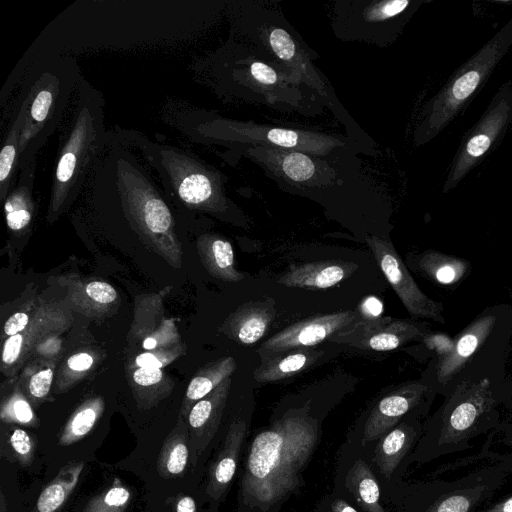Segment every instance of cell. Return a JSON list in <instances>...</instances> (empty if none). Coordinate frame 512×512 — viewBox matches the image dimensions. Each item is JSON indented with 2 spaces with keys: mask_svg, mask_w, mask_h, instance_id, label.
I'll list each match as a JSON object with an SVG mask.
<instances>
[{
  "mask_svg": "<svg viewBox=\"0 0 512 512\" xmlns=\"http://www.w3.org/2000/svg\"><path fill=\"white\" fill-rule=\"evenodd\" d=\"M436 395L423 378L405 383L380 399L347 438L369 449L410 413L429 410Z\"/></svg>",
  "mask_w": 512,
  "mask_h": 512,
  "instance_id": "obj_15",
  "label": "cell"
},
{
  "mask_svg": "<svg viewBox=\"0 0 512 512\" xmlns=\"http://www.w3.org/2000/svg\"><path fill=\"white\" fill-rule=\"evenodd\" d=\"M323 417L309 402L290 406L250 440L243 457L234 512H281L305 487Z\"/></svg>",
  "mask_w": 512,
  "mask_h": 512,
  "instance_id": "obj_1",
  "label": "cell"
},
{
  "mask_svg": "<svg viewBox=\"0 0 512 512\" xmlns=\"http://www.w3.org/2000/svg\"><path fill=\"white\" fill-rule=\"evenodd\" d=\"M468 459L465 473L451 478L435 477L399 481L383 492L396 512H478L491 502L512 476V457L481 450Z\"/></svg>",
  "mask_w": 512,
  "mask_h": 512,
  "instance_id": "obj_6",
  "label": "cell"
},
{
  "mask_svg": "<svg viewBox=\"0 0 512 512\" xmlns=\"http://www.w3.org/2000/svg\"><path fill=\"white\" fill-rule=\"evenodd\" d=\"M204 65L219 97L305 116H315L325 106L294 71L245 40L230 38Z\"/></svg>",
  "mask_w": 512,
  "mask_h": 512,
  "instance_id": "obj_3",
  "label": "cell"
},
{
  "mask_svg": "<svg viewBox=\"0 0 512 512\" xmlns=\"http://www.w3.org/2000/svg\"><path fill=\"white\" fill-rule=\"evenodd\" d=\"M512 45V18L427 103L414 133L415 145L433 139L464 107Z\"/></svg>",
  "mask_w": 512,
  "mask_h": 512,
  "instance_id": "obj_13",
  "label": "cell"
},
{
  "mask_svg": "<svg viewBox=\"0 0 512 512\" xmlns=\"http://www.w3.org/2000/svg\"><path fill=\"white\" fill-rule=\"evenodd\" d=\"M478 512H512V493L495 502H490Z\"/></svg>",
  "mask_w": 512,
  "mask_h": 512,
  "instance_id": "obj_49",
  "label": "cell"
},
{
  "mask_svg": "<svg viewBox=\"0 0 512 512\" xmlns=\"http://www.w3.org/2000/svg\"><path fill=\"white\" fill-rule=\"evenodd\" d=\"M419 342L430 361L446 356L454 347V338L440 331L428 332Z\"/></svg>",
  "mask_w": 512,
  "mask_h": 512,
  "instance_id": "obj_42",
  "label": "cell"
},
{
  "mask_svg": "<svg viewBox=\"0 0 512 512\" xmlns=\"http://www.w3.org/2000/svg\"><path fill=\"white\" fill-rule=\"evenodd\" d=\"M176 512H197L195 500L188 495H182L176 502Z\"/></svg>",
  "mask_w": 512,
  "mask_h": 512,
  "instance_id": "obj_50",
  "label": "cell"
},
{
  "mask_svg": "<svg viewBox=\"0 0 512 512\" xmlns=\"http://www.w3.org/2000/svg\"><path fill=\"white\" fill-rule=\"evenodd\" d=\"M130 499V491L125 486L115 482L90 499L83 512H124Z\"/></svg>",
  "mask_w": 512,
  "mask_h": 512,
  "instance_id": "obj_38",
  "label": "cell"
},
{
  "mask_svg": "<svg viewBox=\"0 0 512 512\" xmlns=\"http://www.w3.org/2000/svg\"><path fill=\"white\" fill-rule=\"evenodd\" d=\"M10 445L22 466H29L34 458V444L30 435L23 429L16 428L10 435Z\"/></svg>",
  "mask_w": 512,
  "mask_h": 512,
  "instance_id": "obj_44",
  "label": "cell"
},
{
  "mask_svg": "<svg viewBox=\"0 0 512 512\" xmlns=\"http://www.w3.org/2000/svg\"><path fill=\"white\" fill-rule=\"evenodd\" d=\"M454 338L449 354L429 362L423 379L445 397L463 382L504 377L512 340V305L485 307Z\"/></svg>",
  "mask_w": 512,
  "mask_h": 512,
  "instance_id": "obj_7",
  "label": "cell"
},
{
  "mask_svg": "<svg viewBox=\"0 0 512 512\" xmlns=\"http://www.w3.org/2000/svg\"><path fill=\"white\" fill-rule=\"evenodd\" d=\"M313 512H330L328 508L320 501L314 508Z\"/></svg>",
  "mask_w": 512,
  "mask_h": 512,
  "instance_id": "obj_52",
  "label": "cell"
},
{
  "mask_svg": "<svg viewBox=\"0 0 512 512\" xmlns=\"http://www.w3.org/2000/svg\"><path fill=\"white\" fill-rule=\"evenodd\" d=\"M118 142L136 150L158 175L169 200L191 212L207 213L225 220L241 214L227 197V176L192 151L150 141L132 130H117Z\"/></svg>",
  "mask_w": 512,
  "mask_h": 512,
  "instance_id": "obj_5",
  "label": "cell"
},
{
  "mask_svg": "<svg viewBox=\"0 0 512 512\" xmlns=\"http://www.w3.org/2000/svg\"><path fill=\"white\" fill-rule=\"evenodd\" d=\"M94 364L93 356L88 352H78L70 356L65 363V380L79 379Z\"/></svg>",
  "mask_w": 512,
  "mask_h": 512,
  "instance_id": "obj_45",
  "label": "cell"
},
{
  "mask_svg": "<svg viewBox=\"0 0 512 512\" xmlns=\"http://www.w3.org/2000/svg\"><path fill=\"white\" fill-rule=\"evenodd\" d=\"M429 410H417L403 418L395 427L367 448L382 491L404 479L405 462L416 447L424 429L423 419Z\"/></svg>",
  "mask_w": 512,
  "mask_h": 512,
  "instance_id": "obj_18",
  "label": "cell"
},
{
  "mask_svg": "<svg viewBox=\"0 0 512 512\" xmlns=\"http://www.w3.org/2000/svg\"><path fill=\"white\" fill-rule=\"evenodd\" d=\"M83 467V461L70 462L62 467L43 489L31 512H60L74 491Z\"/></svg>",
  "mask_w": 512,
  "mask_h": 512,
  "instance_id": "obj_33",
  "label": "cell"
},
{
  "mask_svg": "<svg viewBox=\"0 0 512 512\" xmlns=\"http://www.w3.org/2000/svg\"><path fill=\"white\" fill-rule=\"evenodd\" d=\"M321 501L330 512H361L349 500L333 491L324 496Z\"/></svg>",
  "mask_w": 512,
  "mask_h": 512,
  "instance_id": "obj_47",
  "label": "cell"
},
{
  "mask_svg": "<svg viewBox=\"0 0 512 512\" xmlns=\"http://www.w3.org/2000/svg\"><path fill=\"white\" fill-rule=\"evenodd\" d=\"M235 369L236 362L231 356L222 357L201 367L187 387L179 417L186 419L192 407L229 378Z\"/></svg>",
  "mask_w": 512,
  "mask_h": 512,
  "instance_id": "obj_31",
  "label": "cell"
},
{
  "mask_svg": "<svg viewBox=\"0 0 512 512\" xmlns=\"http://www.w3.org/2000/svg\"><path fill=\"white\" fill-rule=\"evenodd\" d=\"M1 420L5 423L33 425L36 418L26 397L17 390L1 406Z\"/></svg>",
  "mask_w": 512,
  "mask_h": 512,
  "instance_id": "obj_39",
  "label": "cell"
},
{
  "mask_svg": "<svg viewBox=\"0 0 512 512\" xmlns=\"http://www.w3.org/2000/svg\"><path fill=\"white\" fill-rule=\"evenodd\" d=\"M358 311L363 320L380 319L383 312V304L378 298L369 296L362 300Z\"/></svg>",
  "mask_w": 512,
  "mask_h": 512,
  "instance_id": "obj_48",
  "label": "cell"
},
{
  "mask_svg": "<svg viewBox=\"0 0 512 512\" xmlns=\"http://www.w3.org/2000/svg\"><path fill=\"white\" fill-rule=\"evenodd\" d=\"M82 79L79 65L69 56H43L31 65L19 103L24 113L19 171L36 162V155L58 127Z\"/></svg>",
  "mask_w": 512,
  "mask_h": 512,
  "instance_id": "obj_11",
  "label": "cell"
},
{
  "mask_svg": "<svg viewBox=\"0 0 512 512\" xmlns=\"http://www.w3.org/2000/svg\"><path fill=\"white\" fill-rule=\"evenodd\" d=\"M314 357L315 353L308 351H296L275 357L256 369L254 377L259 382L277 381L303 370Z\"/></svg>",
  "mask_w": 512,
  "mask_h": 512,
  "instance_id": "obj_37",
  "label": "cell"
},
{
  "mask_svg": "<svg viewBox=\"0 0 512 512\" xmlns=\"http://www.w3.org/2000/svg\"><path fill=\"white\" fill-rule=\"evenodd\" d=\"M232 36L245 40L290 68L324 102L339 112L340 103L326 77L313 64L317 55L272 3L266 1L235 2L231 8Z\"/></svg>",
  "mask_w": 512,
  "mask_h": 512,
  "instance_id": "obj_12",
  "label": "cell"
},
{
  "mask_svg": "<svg viewBox=\"0 0 512 512\" xmlns=\"http://www.w3.org/2000/svg\"><path fill=\"white\" fill-rule=\"evenodd\" d=\"M68 297L75 309L85 315H104L111 311L112 305L118 300L115 288L104 281H82L65 279Z\"/></svg>",
  "mask_w": 512,
  "mask_h": 512,
  "instance_id": "obj_30",
  "label": "cell"
},
{
  "mask_svg": "<svg viewBox=\"0 0 512 512\" xmlns=\"http://www.w3.org/2000/svg\"><path fill=\"white\" fill-rule=\"evenodd\" d=\"M68 126L60 136L52 175L47 220H57L84 191L108 142L104 97L84 77Z\"/></svg>",
  "mask_w": 512,
  "mask_h": 512,
  "instance_id": "obj_8",
  "label": "cell"
},
{
  "mask_svg": "<svg viewBox=\"0 0 512 512\" xmlns=\"http://www.w3.org/2000/svg\"><path fill=\"white\" fill-rule=\"evenodd\" d=\"M36 162L20 170L15 186L4 200V214L9 231L25 233L35 217L33 194Z\"/></svg>",
  "mask_w": 512,
  "mask_h": 512,
  "instance_id": "obj_28",
  "label": "cell"
},
{
  "mask_svg": "<svg viewBox=\"0 0 512 512\" xmlns=\"http://www.w3.org/2000/svg\"><path fill=\"white\" fill-rule=\"evenodd\" d=\"M412 269L433 284L455 288L472 270L470 261L434 249L409 256Z\"/></svg>",
  "mask_w": 512,
  "mask_h": 512,
  "instance_id": "obj_25",
  "label": "cell"
},
{
  "mask_svg": "<svg viewBox=\"0 0 512 512\" xmlns=\"http://www.w3.org/2000/svg\"><path fill=\"white\" fill-rule=\"evenodd\" d=\"M512 119V83L502 86L488 109L462 143L444 183L443 192L459 181L489 150L496 138Z\"/></svg>",
  "mask_w": 512,
  "mask_h": 512,
  "instance_id": "obj_17",
  "label": "cell"
},
{
  "mask_svg": "<svg viewBox=\"0 0 512 512\" xmlns=\"http://www.w3.org/2000/svg\"><path fill=\"white\" fill-rule=\"evenodd\" d=\"M180 354L178 348L160 350L154 349L151 352H144L136 356V367L145 369H162L163 366L172 362Z\"/></svg>",
  "mask_w": 512,
  "mask_h": 512,
  "instance_id": "obj_43",
  "label": "cell"
},
{
  "mask_svg": "<svg viewBox=\"0 0 512 512\" xmlns=\"http://www.w3.org/2000/svg\"><path fill=\"white\" fill-rule=\"evenodd\" d=\"M189 458V429L179 417L176 426L165 438L157 459V472L163 479L180 477Z\"/></svg>",
  "mask_w": 512,
  "mask_h": 512,
  "instance_id": "obj_32",
  "label": "cell"
},
{
  "mask_svg": "<svg viewBox=\"0 0 512 512\" xmlns=\"http://www.w3.org/2000/svg\"><path fill=\"white\" fill-rule=\"evenodd\" d=\"M409 0H340L331 27L343 41H363L386 47L394 42L421 5Z\"/></svg>",
  "mask_w": 512,
  "mask_h": 512,
  "instance_id": "obj_14",
  "label": "cell"
},
{
  "mask_svg": "<svg viewBox=\"0 0 512 512\" xmlns=\"http://www.w3.org/2000/svg\"><path fill=\"white\" fill-rule=\"evenodd\" d=\"M73 318L69 311L56 303H42L32 310L28 326L19 334L7 338L2 348V369L16 371L28 359L34 348L48 338L64 332Z\"/></svg>",
  "mask_w": 512,
  "mask_h": 512,
  "instance_id": "obj_21",
  "label": "cell"
},
{
  "mask_svg": "<svg viewBox=\"0 0 512 512\" xmlns=\"http://www.w3.org/2000/svg\"><path fill=\"white\" fill-rule=\"evenodd\" d=\"M249 428V414L233 415L209 465L204 492L216 505L225 499L231 488Z\"/></svg>",
  "mask_w": 512,
  "mask_h": 512,
  "instance_id": "obj_22",
  "label": "cell"
},
{
  "mask_svg": "<svg viewBox=\"0 0 512 512\" xmlns=\"http://www.w3.org/2000/svg\"><path fill=\"white\" fill-rule=\"evenodd\" d=\"M366 241L382 273L411 317L445 324L443 304L430 298L419 288L392 243L377 236H368Z\"/></svg>",
  "mask_w": 512,
  "mask_h": 512,
  "instance_id": "obj_19",
  "label": "cell"
},
{
  "mask_svg": "<svg viewBox=\"0 0 512 512\" xmlns=\"http://www.w3.org/2000/svg\"><path fill=\"white\" fill-rule=\"evenodd\" d=\"M132 391L141 409H149L167 397L173 387L162 369L136 367L132 373Z\"/></svg>",
  "mask_w": 512,
  "mask_h": 512,
  "instance_id": "obj_35",
  "label": "cell"
},
{
  "mask_svg": "<svg viewBox=\"0 0 512 512\" xmlns=\"http://www.w3.org/2000/svg\"><path fill=\"white\" fill-rule=\"evenodd\" d=\"M32 310L30 312L19 311L11 315L4 324V334L7 338L21 333L30 323Z\"/></svg>",
  "mask_w": 512,
  "mask_h": 512,
  "instance_id": "obj_46",
  "label": "cell"
},
{
  "mask_svg": "<svg viewBox=\"0 0 512 512\" xmlns=\"http://www.w3.org/2000/svg\"><path fill=\"white\" fill-rule=\"evenodd\" d=\"M356 269L357 265L352 262H310L292 267L278 282L287 287L327 289L349 277Z\"/></svg>",
  "mask_w": 512,
  "mask_h": 512,
  "instance_id": "obj_26",
  "label": "cell"
},
{
  "mask_svg": "<svg viewBox=\"0 0 512 512\" xmlns=\"http://www.w3.org/2000/svg\"><path fill=\"white\" fill-rule=\"evenodd\" d=\"M354 148L339 147L327 155L278 147H252L243 151L281 189L316 199L341 197L374 188L361 172Z\"/></svg>",
  "mask_w": 512,
  "mask_h": 512,
  "instance_id": "obj_9",
  "label": "cell"
},
{
  "mask_svg": "<svg viewBox=\"0 0 512 512\" xmlns=\"http://www.w3.org/2000/svg\"><path fill=\"white\" fill-rule=\"evenodd\" d=\"M23 126L24 113L22 108L18 107L0 151V200L3 202L16 184L15 177L19 171V142Z\"/></svg>",
  "mask_w": 512,
  "mask_h": 512,
  "instance_id": "obj_34",
  "label": "cell"
},
{
  "mask_svg": "<svg viewBox=\"0 0 512 512\" xmlns=\"http://www.w3.org/2000/svg\"><path fill=\"white\" fill-rule=\"evenodd\" d=\"M357 311L317 315L296 322L270 337L262 349L272 352L314 346L358 320Z\"/></svg>",
  "mask_w": 512,
  "mask_h": 512,
  "instance_id": "obj_23",
  "label": "cell"
},
{
  "mask_svg": "<svg viewBox=\"0 0 512 512\" xmlns=\"http://www.w3.org/2000/svg\"><path fill=\"white\" fill-rule=\"evenodd\" d=\"M231 387V378L225 379L212 392L199 400L190 410L187 420L192 464L209 448L217 436Z\"/></svg>",
  "mask_w": 512,
  "mask_h": 512,
  "instance_id": "obj_24",
  "label": "cell"
},
{
  "mask_svg": "<svg viewBox=\"0 0 512 512\" xmlns=\"http://www.w3.org/2000/svg\"><path fill=\"white\" fill-rule=\"evenodd\" d=\"M174 121L192 141L226 148L220 155L232 166L243 151L252 147H278L324 156L339 147L359 146L350 136L227 119L209 111H180Z\"/></svg>",
  "mask_w": 512,
  "mask_h": 512,
  "instance_id": "obj_10",
  "label": "cell"
},
{
  "mask_svg": "<svg viewBox=\"0 0 512 512\" xmlns=\"http://www.w3.org/2000/svg\"><path fill=\"white\" fill-rule=\"evenodd\" d=\"M84 191L96 208L117 214L146 246L173 268L181 267L182 246L168 197L144 163L112 131Z\"/></svg>",
  "mask_w": 512,
  "mask_h": 512,
  "instance_id": "obj_2",
  "label": "cell"
},
{
  "mask_svg": "<svg viewBox=\"0 0 512 512\" xmlns=\"http://www.w3.org/2000/svg\"><path fill=\"white\" fill-rule=\"evenodd\" d=\"M54 375V365L45 367L34 372L26 384V396L34 403H39L49 394Z\"/></svg>",
  "mask_w": 512,
  "mask_h": 512,
  "instance_id": "obj_41",
  "label": "cell"
},
{
  "mask_svg": "<svg viewBox=\"0 0 512 512\" xmlns=\"http://www.w3.org/2000/svg\"><path fill=\"white\" fill-rule=\"evenodd\" d=\"M435 413L424 422L416 447L405 462L424 465L473 447L512 412V378L489 377L463 382L448 395Z\"/></svg>",
  "mask_w": 512,
  "mask_h": 512,
  "instance_id": "obj_4",
  "label": "cell"
},
{
  "mask_svg": "<svg viewBox=\"0 0 512 512\" xmlns=\"http://www.w3.org/2000/svg\"><path fill=\"white\" fill-rule=\"evenodd\" d=\"M104 407L100 397L89 398L81 403L63 427L58 445L69 446L86 437L103 414Z\"/></svg>",
  "mask_w": 512,
  "mask_h": 512,
  "instance_id": "obj_36",
  "label": "cell"
},
{
  "mask_svg": "<svg viewBox=\"0 0 512 512\" xmlns=\"http://www.w3.org/2000/svg\"><path fill=\"white\" fill-rule=\"evenodd\" d=\"M196 246L200 260L210 275L226 282H238L244 278L235 268L231 243L222 236L201 234Z\"/></svg>",
  "mask_w": 512,
  "mask_h": 512,
  "instance_id": "obj_29",
  "label": "cell"
},
{
  "mask_svg": "<svg viewBox=\"0 0 512 512\" xmlns=\"http://www.w3.org/2000/svg\"><path fill=\"white\" fill-rule=\"evenodd\" d=\"M143 348L146 350H154L158 346V340L152 336H149L143 341Z\"/></svg>",
  "mask_w": 512,
  "mask_h": 512,
  "instance_id": "obj_51",
  "label": "cell"
},
{
  "mask_svg": "<svg viewBox=\"0 0 512 512\" xmlns=\"http://www.w3.org/2000/svg\"><path fill=\"white\" fill-rule=\"evenodd\" d=\"M428 332V323L416 320L359 318L334 334L332 340L362 349L390 351L411 341H421Z\"/></svg>",
  "mask_w": 512,
  "mask_h": 512,
  "instance_id": "obj_20",
  "label": "cell"
},
{
  "mask_svg": "<svg viewBox=\"0 0 512 512\" xmlns=\"http://www.w3.org/2000/svg\"><path fill=\"white\" fill-rule=\"evenodd\" d=\"M332 491L361 512H390L368 449L348 438L339 449Z\"/></svg>",
  "mask_w": 512,
  "mask_h": 512,
  "instance_id": "obj_16",
  "label": "cell"
},
{
  "mask_svg": "<svg viewBox=\"0 0 512 512\" xmlns=\"http://www.w3.org/2000/svg\"><path fill=\"white\" fill-rule=\"evenodd\" d=\"M275 316V309L268 302H249L230 314L221 327L229 338L241 344L260 340Z\"/></svg>",
  "mask_w": 512,
  "mask_h": 512,
  "instance_id": "obj_27",
  "label": "cell"
},
{
  "mask_svg": "<svg viewBox=\"0 0 512 512\" xmlns=\"http://www.w3.org/2000/svg\"><path fill=\"white\" fill-rule=\"evenodd\" d=\"M482 445L492 453L512 457V412L486 436Z\"/></svg>",
  "mask_w": 512,
  "mask_h": 512,
  "instance_id": "obj_40",
  "label": "cell"
}]
</instances>
